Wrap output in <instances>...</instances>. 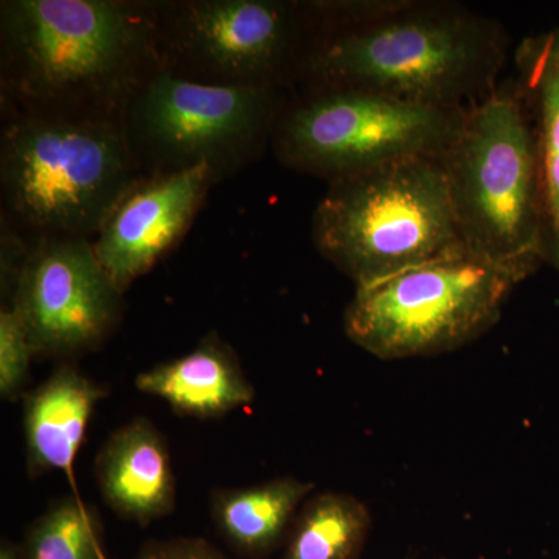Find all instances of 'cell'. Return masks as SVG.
I'll list each match as a JSON object with an SVG mask.
<instances>
[{
  "label": "cell",
  "mask_w": 559,
  "mask_h": 559,
  "mask_svg": "<svg viewBox=\"0 0 559 559\" xmlns=\"http://www.w3.org/2000/svg\"><path fill=\"white\" fill-rule=\"evenodd\" d=\"M95 479L106 506L123 520L148 525L175 510L170 450L150 419H132L110 433L95 459Z\"/></svg>",
  "instance_id": "obj_12"
},
{
  "label": "cell",
  "mask_w": 559,
  "mask_h": 559,
  "mask_svg": "<svg viewBox=\"0 0 559 559\" xmlns=\"http://www.w3.org/2000/svg\"><path fill=\"white\" fill-rule=\"evenodd\" d=\"M138 170L120 119L20 114L2 132L3 205L36 238L97 235Z\"/></svg>",
  "instance_id": "obj_3"
},
{
  "label": "cell",
  "mask_w": 559,
  "mask_h": 559,
  "mask_svg": "<svg viewBox=\"0 0 559 559\" xmlns=\"http://www.w3.org/2000/svg\"><path fill=\"white\" fill-rule=\"evenodd\" d=\"M135 388L164 400L176 414L198 419L224 417L255 399L237 353L216 334L193 352L142 371Z\"/></svg>",
  "instance_id": "obj_14"
},
{
  "label": "cell",
  "mask_w": 559,
  "mask_h": 559,
  "mask_svg": "<svg viewBox=\"0 0 559 559\" xmlns=\"http://www.w3.org/2000/svg\"><path fill=\"white\" fill-rule=\"evenodd\" d=\"M162 68L230 86L282 87L320 36L312 3L194 0L159 7Z\"/></svg>",
  "instance_id": "obj_9"
},
{
  "label": "cell",
  "mask_w": 559,
  "mask_h": 559,
  "mask_svg": "<svg viewBox=\"0 0 559 559\" xmlns=\"http://www.w3.org/2000/svg\"><path fill=\"white\" fill-rule=\"evenodd\" d=\"M312 489V481L296 477H278L249 488L218 489L212 496L213 521L235 549L260 557L277 547Z\"/></svg>",
  "instance_id": "obj_16"
},
{
  "label": "cell",
  "mask_w": 559,
  "mask_h": 559,
  "mask_svg": "<svg viewBox=\"0 0 559 559\" xmlns=\"http://www.w3.org/2000/svg\"><path fill=\"white\" fill-rule=\"evenodd\" d=\"M24 559H108L100 514L79 498H66L33 522L22 544Z\"/></svg>",
  "instance_id": "obj_18"
},
{
  "label": "cell",
  "mask_w": 559,
  "mask_h": 559,
  "mask_svg": "<svg viewBox=\"0 0 559 559\" xmlns=\"http://www.w3.org/2000/svg\"><path fill=\"white\" fill-rule=\"evenodd\" d=\"M533 272L454 250L356 286L344 312L345 334L380 359L454 352L499 322L511 293Z\"/></svg>",
  "instance_id": "obj_6"
},
{
  "label": "cell",
  "mask_w": 559,
  "mask_h": 559,
  "mask_svg": "<svg viewBox=\"0 0 559 559\" xmlns=\"http://www.w3.org/2000/svg\"><path fill=\"white\" fill-rule=\"evenodd\" d=\"M371 525L366 503L345 492H322L301 507L283 559H358Z\"/></svg>",
  "instance_id": "obj_17"
},
{
  "label": "cell",
  "mask_w": 559,
  "mask_h": 559,
  "mask_svg": "<svg viewBox=\"0 0 559 559\" xmlns=\"http://www.w3.org/2000/svg\"><path fill=\"white\" fill-rule=\"evenodd\" d=\"M312 240L356 286L466 249L437 157L333 180L314 210Z\"/></svg>",
  "instance_id": "obj_5"
},
{
  "label": "cell",
  "mask_w": 559,
  "mask_h": 559,
  "mask_svg": "<svg viewBox=\"0 0 559 559\" xmlns=\"http://www.w3.org/2000/svg\"><path fill=\"white\" fill-rule=\"evenodd\" d=\"M0 559H24L22 547L11 543V540H2L0 547Z\"/></svg>",
  "instance_id": "obj_21"
},
{
  "label": "cell",
  "mask_w": 559,
  "mask_h": 559,
  "mask_svg": "<svg viewBox=\"0 0 559 559\" xmlns=\"http://www.w3.org/2000/svg\"><path fill=\"white\" fill-rule=\"evenodd\" d=\"M138 559H226L209 540L180 538L151 544Z\"/></svg>",
  "instance_id": "obj_20"
},
{
  "label": "cell",
  "mask_w": 559,
  "mask_h": 559,
  "mask_svg": "<svg viewBox=\"0 0 559 559\" xmlns=\"http://www.w3.org/2000/svg\"><path fill=\"white\" fill-rule=\"evenodd\" d=\"M215 182L212 168L201 164L132 183L92 242L121 294L183 237Z\"/></svg>",
  "instance_id": "obj_11"
},
{
  "label": "cell",
  "mask_w": 559,
  "mask_h": 559,
  "mask_svg": "<svg viewBox=\"0 0 559 559\" xmlns=\"http://www.w3.org/2000/svg\"><path fill=\"white\" fill-rule=\"evenodd\" d=\"M35 353L24 323L13 307L0 311V396L16 401L25 395Z\"/></svg>",
  "instance_id": "obj_19"
},
{
  "label": "cell",
  "mask_w": 559,
  "mask_h": 559,
  "mask_svg": "<svg viewBox=\"0 0 559 559\" xmlns=\"http://www.w3.org/2000/svg\"><path fill=\"white\" fill-rule=\"evenodd\" d=\"M509 38L499 22L450 2L390 9L323 32L301 76L311 87H358L444 109H468L500 83Z\"/></svg>",
  "instance_id": "obj_2"
},
{
  "label": "cell",
  "mask_w": 559,
  "mask_h": 559,
  "mask_svg": "<svg viewBox=\"0 0 559 559\" xmlns=\"http://www.w3.org/2000/svg\"><path fill=\"white\" fill-rule=\"evenodd\" d=\"M514 69L538 148L544 263L559 271V27L522 39Z\"/></svg>",
  "instance_id": "obj_15"
},
{
  "label": "cell",
  "mask_w": 559,
  "mask_h": 559,
  "mask_svg": "<svg viewBox=\"0 0 559 559\" xmlns=\"http://www.w3.org/2000/svg\"><path fill=\"white\" fill-rule=\"evenodd\" d=\"M283 110L280 87L204 83L160 66L120 121L135 164L150 175L205 164L219 180L260 153Z\"/></svg>",
  "instance_id": "obj_8"
},
{
  "label": "cell",
  "mask_w": 559,
  "mask_h": 559,
  "mask_svg": "<svg viewBox=\"0 0 559 559\" xmlns=\"http://www.w3.org/2000/svg\"><path fill=\"white\" fill-rule=\"evenodd\" d=\"M106 389L64 362L22 396L27 469L31 477L72 471L95 407Z\"/></svg>",
  "instance_id": "obj_13"
},
{
  "label": "cell",
  "mask_w": 559,
  "mask_h": 559,
  "mask_svg": "<svg viewBox=\"0 0 559 559\" xmlns=\"http://www.w3.org/2000/svg\"><path fill=\"white\" fill-rule=\"evenodd\" d=\"M465 114L358 87H311L283 110L272 143L290 170L330 183L393 162L443 159Z\"/></svg>",
  "instance_id": "obj_7"
},
{
  "label": "cell",
  "mask_w": 559,
  "mask_h": 559,
  "mask_svg": "<svg viewBox=\"0 0 559 559\" xmlns=\"http://www.w3.org/2000/svg\"><path fill=\"white\" fill-rule=\"evenodd\" d=\"M3 84L21 114L120 119L162 66L159 7L120 0H9Z\"/></svg>",
  "instance_id": "obj_1"
},
{
  "label": "cell",
  "mask_w": 559,
  "mask_h": 559,
  "mask_svg": "<svg viewBox=\"0 0 559 559\" xmlns=\"http://www.w3.org/2000/svg\"><path fill=\"white\" fill-rule=\"evenodd\" d=\"M443 167L466 250L538 270L544 263L538 148L513 76L466 109Z\"/></svg>",
  "instance_id": "obj_4"
},
{
  "label": "cell",
  "mask_w": 559,
  "mask_h": 559,
  "mask_svg": "<svg viewBox=\"0 0 559 559\" xmlns=\"http://www.w3.org/2000/svg\"><path fill=\"white\" fill-rule=\"evenodd\" d=\"M11 294L10 307L39 358L69 359L100 347L123 308V294L87 238H36Z\"/></svg>",
  "instance_id": "obj_10"
}]
</instances>
